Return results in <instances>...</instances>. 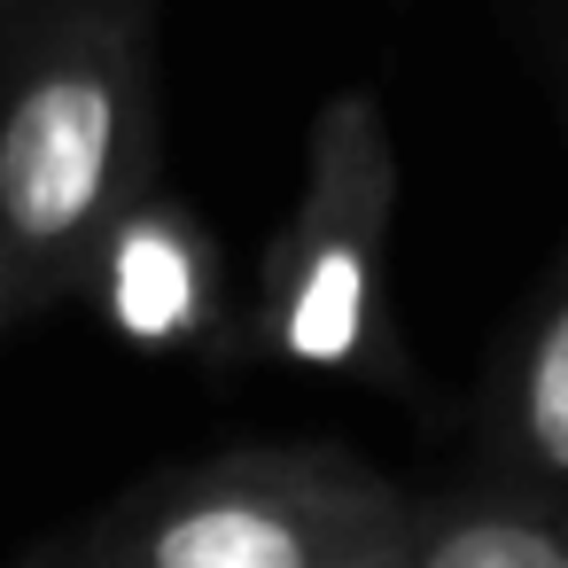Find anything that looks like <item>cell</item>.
Instances as JSON below:
<instances>
[{
  "label": "cell",
  "mask_w": 568,
  "mask_h": 568,
  "mask_svg": "<svg viewBox=\"0 0 568 568\" xmlns=\"http://www.w3.org/2000/svg\"><path fill=\"white\" fill-rule=\"evenodd\" d=\"M389 234H397V141L382 94L343 87L312 110L304 187L265 250L250 343L273 366L413 397V366L389 312Z\"/></svg>",
  "instance_id": "cell-2"
},
{
  "label": "cell",
  "mask_w": 568,
  "mask_h": 568,
  "mask_svg": "<svg viewBox=\"0 0 568 568\" xmlns=\"http://www.w3.org/2000/svg\"><path fill=\"white\" fill-rule=\"evenodd\" d=\"M79 296H94V312L141 351H226L234 343L219 242L164 187H149L110 226V242L94 250Z\"/></svg>",
  "instance_id": "cell-4"
},
{
  "label": "cell",
  "mask_w": 568,
  "mask_h": 568,
  "mask_svg": "<svg viewBox=\"0 0 568 568\" xmlns=\"http://www.w3.org/2000/svg\"><path fill=\"white\" fill-rule=\"evenodd\" d=\"M156 187L149 0H9L0 17V257L24 304L79 296Z\"/></svg>",
  "instance_id": "cell-1"
},
{
  "label": "cell",
  "mask_w": 568,
  "mask_h": 568,
  "mask_svg": "<svg viewBox=\"0 0 568 568\" xmlns=\"http://www.w3.org/2000/svg\"><path fill=\"white\" fill-rule=\"evenodd\" d=\"M405 529H413V514H405ZM405 529H389V537H374V545H358V552H343L327 568H405Z\"/></svg>",
  "instance_id": "cell-7"
},
{
  "label": "cell",
  "mask_w": 568,
  "mask_h": 568,
  "mask_svg": "<svg viewBox=\"0 0 568 568\" xmlns=\"http://www.w3.org/2000/svg\"><path fill=\"white\" fill-rule=\"evenodd\" d=\"M405 568H568V506L452 475L444 490H413Z\"/></svg>",
  "instance_id": "cell-6"
},
{
  "label": "cell",
  "mask_w": 568,
  "mask_h": 568,
  "mask_svg": "<svg viewBox=\"0 0 568 568\" xmlns=\"http://www.w3.org/2000/svg\"><path fill=\"white\" fill-rule=\"evenodd\" d=\"M17 304H24V296H17V273H9V257H0V320H9Z\"/></svg>",
  "instance_id": "cell-8"
},
{
  "label": "cell",
  "mask_w": 568,
  "mask_h": 568,
  "mask_svg": "<svg viewBox=\"0 0 568 568\" xmlns=\"http://www.w3.org/2000/svg\"><path fill=\"white\" fill-rule=\"evenodd\" d=\"M467 475L568 506V242L490 351Z\"/></svg>",
  "instance_id": "cell-5"
},
{
  "label": "cell",
  "mask_w": 568,
  "mask_h": 568,
  "mask_svg": "<svg viewBox=\"0 0 568 568\" xmlns=\"http://www.w3.org/2000/svg\"><path fill=\"white\" fill-rule=\"evenodd\" d=\"M405 514L413 490L343 444H242L149 475L40 568H327Z\"/></svg>",
  "instance_id": "cell-3"
}]
</instances>
